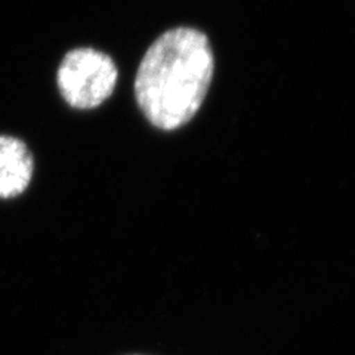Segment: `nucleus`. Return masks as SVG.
<instances>
[{"instance_id": "obj_4", "label": "nucleus", "mask_w": 355, "mask_h": 355, "mask_svg": "<svg viewBox=\"0 0 355 355\" xmlns=\"http://www.w3.org/2000/svg\"><path fill=\"white\" fill-rule=\"evenodd\" d=\"M133 355H139V354H133Z\"/></svg>"}, {"instance_id": "obj_2", "label": "nucleus", "mask_w": 355, "mask_h": 355, "mask_svg": "<svg viewBox=\"0 0 355 355\" xmlns=\"http://www.w3.org/2000/svg\"><path fill=\"white\" fill-rule=\"evenodd\" d=\"M119 71L107 53L77 48L65 55L58 69V87L65 103L80 110L101 105L113 94Z\"/></svg>"}, {"instance_id": "obj_1", "label": "nucleus", "mask_w": 355, "mask_h": 355, "mask_svg": "<svg viewBox=\"0 0 355 355\" xmlns=\"http://www.w3.org/2000/svg\"><path fill=\"white\" fill-rule=\"evenodd\" d=\"M214 53L202 31L178 27L155 40L138 67L135 98L150 123L187 125L202 107L214 76Z\"/></svg>"}, {"instance_id": "obj_3", "label": "nucleus", "mask_w": 355, "mask_h": 355, "mask_svg": "<svg viewBox=\"0 0 355 355\" xmlns=\"http://www.w3.org/2000/svg\"><path fill=\"white\" fill-rule=\"evenodd\" d=\"M33 157L22 141L0 135V197L12 198L27 190L33 176Z\"/></svg>"}]
</instances>
